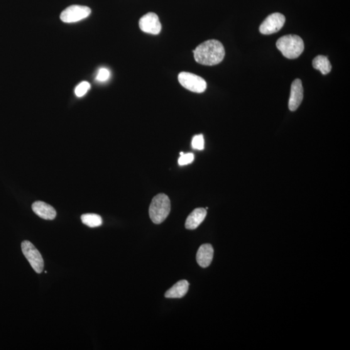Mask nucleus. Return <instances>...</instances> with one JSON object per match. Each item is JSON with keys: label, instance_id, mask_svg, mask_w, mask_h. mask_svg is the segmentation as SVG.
Segmentation results:
<instances>
[{"label": "nucleus", "instance_id": "f257e3e1", "mask_svg": "<svg viewBox=\"0 0 350 350\" xmlns=\"http://www.w3.org/2000/svg\"><path fill=\"white\" fill-rule=\"evenodd\" d=\"M193 52L196 62L205 66H214L221 63L225 55L223 45L214 39L200 44Z\"/></svg>", "mask_w": 350, "mask_h": 350}, {"label": "nucleus", "instance_id": "f03ea898", "mask_svg": "<svg viewBox=\"0 0 350 350\" xmlns=\"http://www.w3.org/2000/svg\"><path fill=\"white\" fill-rule=\"evenodd\" d=\"M276 47L289 59H295L300 57L304 50V43L299 36L289 35L279 38Z\"/></svg>", "mask_w": 350, "mask_h": 350}, {"label": "nucleus", "instance_id": "7ed1b4c3", "mask_svg": "<svg viewBox=\"0 0 350 350\" xmlns=\"http://www.w3.org/2000/svg\"><path fill=\"white\" fill-rule=\"evenodd\" d=\"M171 211V202L168 196L160 193L152 200L149 214L154 223L161 224L168 217Z\"/></svg>", "mask_w": 350, "mask_h": 350}, {"label": "nucleus", "instance_id": "20e7f679", "mask_svg": "<svg viewBox=\"0 0 350 350\" xmlns=\"http://www.w3.org/2000/svg\"><path fill=\"white\" fill-rule=\"evenodd\" d=\"M178 79L180 84L191 92L200 94L207 88V83L203 78L192 73H180Z\"/></svg>", "mask_w": 350, "mask_h": 350}, {"label": "nucleus", "instance_id": "39448f33", "mask_svg": "<svg viewBox=\"0 0 350 350\" xmlns=\"http://www.w3.org/2000/svg\"><path fill=\"white\" fill-rule=\"evenodd\" d=\"M22 251L33 270L36 273H42L44 270L45 263L43 256L36 247L30 241H24L22 243Z\"/></svg>", "mask_w": 350, "mask_h": 350}, {"label": "nucleus", "instance_id": "423d86ee", "mask_svg": "<svg viewBox=\"0 0 350 350\" xmlns=\"http://www.w3.org/2000/svg\"><path fill=\"white\" fill-rule=\"evenodd\" d=\"M91 14V9L89 7L71 6L66 9L60 14V19L65 23H74L87 18Z\"/></svg>", "mask_w": 350, "mask_h": 350}, {"label": "nucleus", "instance_id": "0eeeda50", "mask_svg": "<svg viewBox=\"0 0 350 350\" xmlns=\"http://www.w3.org/2000/svg\"><path fill=\"white\" fill-rule=\"evenodd\" d=\"M285 23V17L282 14L275 13L269 15L259 27V31L263 35H271L277 33Z\"/></svg>", "mask_w": 350, "mask_h": 350}, {"label": "nucleus", "instance_id": "6e6552de", "mask_svg": "<svg viewBox=\"0 0 350 350\" xmlns=\"http://www.w3.org/2000/svg\"><path fill=\"white\" fill-rule=\"evenodd\" d=\"M139 28L144 33L158 35L161 30V25L157 14L148 13L142 16L139 22Z\"/></svg>", "mask_w": 350, "mask_h": 350}, {"label": "nucleus", "instance_id": "1a4fd4ad", "mask_svg": "<svg viewBox=\"0 0 350 350\" xmlns=\"http://www.w3.org/2000/svg\"><path fill=\"white\" fill-rule=\"evenodd\" d=\"M303 98V89L302 80L295 79L291 85V95L289 101V109L291 111H297L302 104Z\"/></svg>", "mask_w": 350, "mask_h": 350}, {"label": "nucleus", "instance_id": "9d476101", "mask_svg": "<svg viewBox=\"0 0 350 350\" xmlns=\"http://www.w3.org/2000/svg\"><path fill=\"white\" fill-rule=\"evenodd\" d=\"M214 249L210 244H204L199 247L197 254V261L202 268H207L211 264L214 258Z\"/></svg>", "mask_w": 350, "mask_h": 350}, {"label": "nucleus", "instance_id": "9b49d317", "mask_svg": "<svg viewBox=\"0 0 350 350\" xmlns=\"http://www.w3.org/2000/svg\"><path fill=\"white\" fill-rule=\"evenodd\" d=\"M32 209L38 216L46 220H53L57 215V212L53 207L42 201L34 202L32 205Z\"/></svg>", "mask_w": 350, "mask_h": 350}, {"label": "nucleus", "instance_id": "f8f14e48", "mask_svg": "<svg viewBox=\"0 0 350 350\" xmlns=\"http://www.w3.org/2000/svg\"><path fill=\"white\" fill-rule=\"evenodd\" d=\"M207 210L199 208L196 209L191 213L186 221V229L188 230H195L202 223L207 217Z\"/></svg>", "mask_w": 350, "mask_h": 350}, {"label": "nucleus", "instance_id": "ddd939ff", "mask_svg": "<svg viewBox=\"0 0 350 350\" xmlns=\"http://www.w3.org/2000/svg\"><path fill=\"white\" fill-rule=\"evenodd\" d=\"M190 283L187 280L178 281L165 294L166 298H180L184 297L189 290Z\"/></svg>", "mask_w": 350, "mask_h": 350}, {"label": "nucleus", "instance_id": "4468645a", "mask_svg": "<svg viewBox=\"0 0 350 350\" xmlns=\"http://www.w3.org/2000/svg\"><path fill=\"white\" fill-rule=\"evenodd\" d=\"M313 67L315 69L319 70L323 75L328 74L332 69L331 63L324 55L316 57L313 60Z\"/></svg>", "mask_w": 350, "mask_h": 350}, {"label": "nucleus", "instance_id": "2eb2a0df", "mask_svg": "<svg viewBox=\"0 0 350 350\" xmlns=\"http://www.w3.org/2000/svg\"><path fill=\"white\" fill-rule=\"evenodd\" d=\"M81 221L83 224L90 228L101 226L102 219L100 215L95 214H87L83 215Z\"/></svg>", "mask_w": 350, "mask_h": 350}, {"label": "nucleus", "instance_id": "dca6fc26", "mask_svg": "<svg viewBox=\"0 0 350 350\" xmlns=\"http://www.w3.org/2000/svg\"><path fill=\"white\" fill-rule=\"evenodd\" d=\"M90 84L89 82L83 81L80 83L77 87L75 88V94L78 97H81L87 94L90 89Z\"/></svg>", "mask_w": 350, "mask_h": 350}, {"label": "nucleus", "instance_id": "f3484780", "mask_svg": "<svg viewBox=\"0 0 350 350\" xmlns=\"http://www.w3.org/2000/svg\"><path fill=\"white\" fill-rule=\"evenodd\" d=\"M193 149L197 150H203L204 148V139L202 134H199L193 137L192 142Z\"/></svg>", "mask_w": 350, "mask_h": 350}, {"label": "nucleus", "instance_id": "a211bd4d", "mask_svg": "<svg viewBox=\"0 0 350 350\" xmlns=\"http://www.w3.org/2000/svg\"><path fill=\"white\" fill-rule=\"evenodd\" d=\"M193 160H194L193 154H184L182 152L180 153V157L178 159V163H179L180 166L188 165V164L193 162Z\"/></svg>", "mask_w": 350, "mask_h": 350}, {"label": "nucleus", "instance_id": "6ab92c4d", "mask_svg": "<svg viewBox=\"0 0 350 350\" xmlns=\"http://www.w3.org/2000/svg\"><path fill=\"white\" fill-rule=\"evenodd\" d=\"M111 73L106 68H101L97 73L96 80L99 82L107 81L109 79Z\"/></svg>", "mask_w": 350, "mask_h": 350}]
</instances>
